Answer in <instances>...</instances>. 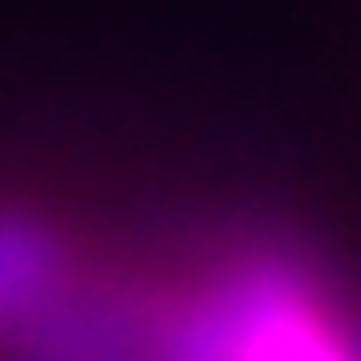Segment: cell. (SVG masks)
Here are the masks:
<instances>
[{"label":"cell","mask_w":361,"mask_h":361,"mask_svg":"<svg viewBox=\"0 0 361 361\" xmlns=\"http://www.w3.org/2000/svg\"><path fill=\"white\" fill-rule=\"evenodd\" d=\"M209 343H203V361H361L336 330L330 317L286 292V286H267V292H247V298H228L209 311Z\"/></svg>","instance_id":"obj_1"}]
</instances>
